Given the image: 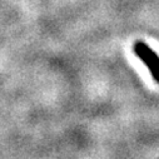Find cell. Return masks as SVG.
I'll return each mask as SVG.
<instances>
[{
  "instance_id": "cell-1",
  "label": "cell",
  "mask_w": 159,
  "mask_h": 159,
  "mask_svg": "<svg viewBox=\"0 0 159 159\" xmlns=\"http://www.w3.org/2000/svg\"><path fill=\"white\" fill-rule=\"evenodd\" d=\"M133 50L135 55L145 64V66L149 69L152 76L154 80L159 83V57L155 54L145 43L143 42H137L133 47Z\"/></svg>"
}]
</instances>
